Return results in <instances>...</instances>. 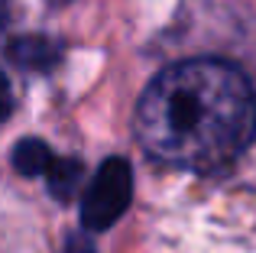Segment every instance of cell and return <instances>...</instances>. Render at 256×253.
<instances>
[{
  "mask_svg": "<svg viewBox=\"0 0 256 253\" xmlns=\"http://www.w3.org/2000/svg\"><path fill=\"white\" fill-rule=\"evenodd\" d=\"M136 136L175 169L230 166L256 136V94L246 75L220 58H192L159 72L136 104Z\"/></svg>",
  "mask_w": 256,
  "mask_h": 253,
  "instance_id": "obj_1",
  "label": "cell"
},
{
  "mask_svg": "<svg viewBox=\"0 0 256 253\" xmlns=\"http://www.w3.org/2000/svg\"><path fill=\"white\" fill-rule=\"evenodd\" d=\"M130 192H133V176L130 166L124 159H107L98 169L94 182L88 185L84 198H82V224L88 230H104L117 221L130 204Z\"/></svg>",
  "mask_w": 256,
  "mask_h": 253,
  "instance_id": "obj_2",
  "label": "cell"
},
{
  "mask_svg": "<svg viewBox=\"0 0 256 253\" xmlns=\"http://www.w3.org/2000/svg\"><path fill=\"white\" fill-rule=\"evenodd\" d=\"M58 56H62V49L46 36H23V39L6 46V58H10L13 65H20V68L46 72L58 62Z\"/></svg>",
  "mask_w": 256,
  "mask_h": 253,
  "instance_id": "obj_3",
  "label": "cell"
},
{
  "mask_svg": "<svg viewBox=\"0 0 256 253\" xmlns=\"http://www.w3.org/2000/svg\"><path fill=\"white\" fill-rule=\"evenodd\" d=\"M52 150L42 140H23V143L13 150V166H16L23 176H46L52 166Z\"/></svg>",
  "mask_w": 256,
  "mask_h": 253,
  "instance_id": "obj_4",
  "label": "cell"
},
{
  "mask_svg": "<svg viewBox=\"0 0 256 253\" xmlns=\"http://www.w3.org/2000/svg\"><path fill=\"white\" fill-rule=\"evenodd\" d=\"M46 176H49L52 195L65 202V198L75 195L78 182H82V162H78V159H52V166H49Z\"/></svg>",
  "mask_w": 256,
  "mask_h": 253,
  "instance_id": "obj_5",
  "label": "cell"
},
{
  "mask_svg": "<svg viewBox=\"0 0 256 253\" xmlns=\"http://www.w3.org/2000/svg\"><path fill=\"white\" fill-rule=\"evenodd\" d=\"M10 108H13V98H10V84H6L4 72H0V124L6 120V114H10Z\"/></svg>",
  "mask_w": 256,
  "mask_h": 253,
  "instance_id": "obj_6",
  "label": "cell"
},
{
  "mask_svg": "<svg viewBox=\"0 0 256 253\" xmlns=\"http://www.w3.org/2000/svg\"><path fill=\"white\" fill-rule=\"evenodd\" d=\"M65 253H91V244L82 240V237H75V240L68 244V250H65Z\"/></svg>",
  "mask_w": 256,
  "mask_h": 253,
  "instance_id": "obj_7",
  "label": "cell"
}]
</instances>
